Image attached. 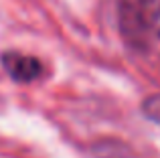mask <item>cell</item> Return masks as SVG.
Wrapping results in <instances>:
<instances>
[{
    "instance_id": "obj_1",
    "label": "cell",
    "mask_w": 160,
    "mask_h": 158,
    "mask_svg": "<svg viewBox=\"0 0 160 158\" xmlns=\"http://www.w3.org/2000/svg\"><path fill=\"white\" fill-rule=\"evenodd\" d=\"M124 45L152 71H160V0H116Z\"/></svg>"
},
{
    "instance_id": "obj_2",
    "label": "cell",
    "mask_w": 160,
    "mask_h": 158,
    "mask_svg": "<svg viewBox=\"0 0 160 158\" xmlns=\"http://www.w3.org/2000/svg\"><path fill=\"white\" fill-rule=\"evenodd\" d=\"M0 61H2L6 73L18 83H32L43 73V63L37 57L24 55V53L6 51L0 55Z\"/></svg>"
},
{
    "instance_id": "obj_3",
    "label": "cell",
    "mask_w": 160,
    "mask_h": 158,
    "mask_svg": "<svg viewBox=\"0 0 160 158\" xmlns=\"http://www.w3.org/2000/svg\"><path fill=\"white\" fill-rule=\"evenodd\" d=\"M142 110H144L146 118H150L152 122L160 124V93H154V95H150V97H146Z\"/></svg>"
}]
</instances>
